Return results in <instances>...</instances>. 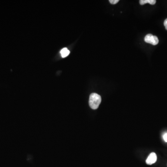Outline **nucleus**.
<instances>
[{"label": "nucleus", "instance_id": "f257e3e1", "mask_svg": "<svg viewBox=\"0 0 167 167\" xmlns=\"http://www.w3.org/2000/svg\"><path fill=\"white\" fill-rule=\"evenodd\" d=\"M101 102V97L96 93H91L89 97V104L92 109L96 110L99 108Z\"/></svg>", "mask_w": 167, "mask_h": 167}, {"label": "nucleus", "instance_id": "f03ea898", "mask_svg": "<svg viewBox=\"0 0 167 167\" xmlns=\"http://www.w3.org/2000/svg\"><path fill=\"white\" fill-rule=\"evenodd\" d=\"M144 41L147 43L156 45L159 42L158 39L156 36H153L152 34H148L144 38Z\"/></svg>", "mask_w": 167, "mask_h": 167}, {"label": "nucleus", "instance_id": "7ed1b4c3", "mask_svg": "<svg viewBox=\"0 0 167 167\" xmlns=\"http://www.w3.org/2000/svg\"><path fill=\"white\" fill-rule=\"evenodd\" d=\"M156 160H157V155L154 152H152L150 153L148 156L146 161V163L148 165H152L156 162Z\"/></svg>", "mask_w": 167, "mask_h": 167}, {"label": "nucleus", "instance_id": "20e7f679", "mask_svg": "<svg viewBox=\"0 0 167 167\" xmlns=\"http://www.w3.org/2000/svg\"><path fill=\"white\" fill-rule=\"evenodd\" d=\"M139 2L141 5H143L146 3H150L151 5H154L156 3V1L155 0H140Z\"/></svg>", "mask_w": 167, "mask_h": 167}, {"label": "nucleus", "instance_id": "39448f33", "mask_svg": "<svg viewBox=\"0 0 167 167\" xmlns=\"http://www.w3.org/2000/svg\"><path fill=\"white\" fill-rule=\"evenodd\" d=\"M61 56L62 58H65L67 57L70 54V51L67 48H64L60 51Z\"/></svg>", "mask_w": 167, "mask_h": 167}, {"label": "nucleus", "instance_id": "423d86ee", "mask_svg": "<svg viewBox=\"0 0 167 167\" xmlns=\"http://www.w3.org/2000/svg\"><path fill=\"white\" fill-rule=\"evenodd\" d=\"M109 2L113 4H115L116 3L119 2V0H110Z\"/></svg>", "mask_w": 167, "mask_h": 167}, {"label": "nucleus", "instance_id": "0eeeda50", "mask_svg": "<svg viewBox=\"0 0 167 167\" xmlns=\"http://www.w3.org/2000/svg\"><path fill=\"white\" fill-rule=\"evenodd\" d=\"M163 138L164 140L166 142H167V133H165V134L163 135Z\"/></svg>", "mask_w": 167, "mask_h": 167}, {"label": "nucleus", "instance_id": "6e6552de", "mask_svg": "<svg viewBox=\"0 0 167 167\" xmlns=\"http://www.w3.org/2000/svg\"><path fill=\"white\" fill-rule=\"evenodd\" d=\"M164 26H165V28H166V30H167V19H166L164 20Z\"/></svg>", "mask_w": 167, "mask_h": 167}]
</instances>
